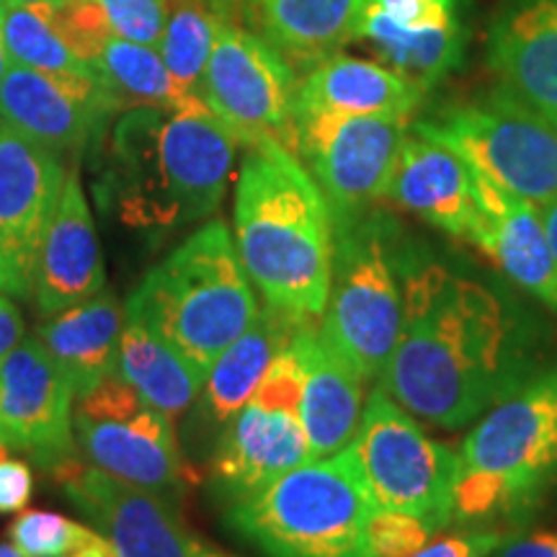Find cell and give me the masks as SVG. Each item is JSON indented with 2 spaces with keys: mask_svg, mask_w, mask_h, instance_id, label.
I'll use <instances>...</instances> for the list:
<instances>
[{
  "mask_svg": "<svg viewBox=\"0 0 557 557\" xmlns=\"http://www.w3.org/2000/svg\"><path fill=\"white\" fill-rule=\"evenodd\" d=\"M517 310L483 282L408 248L403 325L380 387L438 429H462L532 377Z\"/></svg>",
  "mask_w": 557,
  "mask_h": 557,
  "instance_id": "6da1fadb",
  "label": "cell"
},
{
  "mask_svg": "<svg viewBox=\"0 0 557 557\" xmlns=\"http://www.w3.org/2000/svg\"><path fill=\"white\" fill-rule=\"evenodd\" d=\"M549 122H553V124H555V129H557V114L549 116Z\"/></svg>",
  "mask_w": 557,
  "mask_h": 557,
  "instance_id": "bcb514c9",
  "label": "cell"
},
{
  "mask_svg": "<svg viewBox=\"0 0 557 557\" xmlns=\"http://www.w3.org/2000/svg\"><path fill=\"white\" fill-rule=\"evenodd\" d=\"M387 199L451 238L470 240L478 220L470 165L444 143L416 129L403 139Z\"/></svg>",
  "mask_w": 557,
  "mask_h": 557,
  "instance_id": "603a6c76",
  "label": "cell"
},
{
  "mask_svg": "<svg viewBox=\"0 0 557 557\" xmlns=\"http://www.w3.org/2000/svg\"><path fill=\"white\" fill-rule=\"evenodd\" d=\"M11 67V54L5 50V37H3V5H0V83H3L5 73Z\"/></svg>",
  "mask_w": 557,
  "mask_h": 557,
  "instance_id": "b9f144b4",
  "label": "cell"
},
{
  "mask_svg": "<svg viewBox=\"0 0 557 557\" xmlns=\"http://www.w3.org/2000/svg\"><path fill=\"white\" fill-rule=\"evenodd\" d=\"M90 534L94 529L54 511H24L9 527L13 545L29 557H65Z\"/></svg>",
  "mask_w": 557,
  "mask_h": 557,
  "instance_id": "1f68e13d",
  "label": "cell"
},
{
  "mask_svg": "<svg viewBox=\"0 0 557 557\" xmlns=\"http://www.w3.org/2000/svg\"><path fill=\"white\" fill-rule=\"evenodd\" d=\"M220 21L222 13L212 0H169V21L160 39V58L173 81L189 94H199Z\"/></svg>",
  "mask_w": 557,
  "mask_h": 557,
  "instance_id": "f546056e",
  "label": "cell"
},
{
  "mask_svg": "<svg viewBox=\"0 0 557 557\" xmlns=\"http://www.w3.org/2000/svg\"><path fill=\"white\" fill-rule=\"evenodd\" d=\"M487 65L511 99L557 114V0H508L487 34Z\"/></svg>",
  "mask_w": 557,
  "mask_h": 557,
  "instance_id": "7402d4cb",
  "label": "cell"
},
{
  "mask_svg": "<svg viewBox=\"0 0 557 557\" xmlns=\"http://www.w3.org/2000/svg\"><path fill=\"white\" fill-rule=\"evenodd\" d=\"M351 447L374 508L413 513L436 532L455 519L457 451L434 442L382 387L367 398Z\"/></svg>",
  "mask_w": 557,
  "mask_h": 557,
  "instance_id": "9c48e42d",
  "label": "cell"
},
{
  "mask_svg": "<svg viewBox=\"0 0 557 557\" xmlns=\"http://www.w3.org/2000/svg\"><path fill=\"white\" fill-rule=\"evenodd\" d=\"M3 37L13 65L60 75H96L60 37L50 21V5H3Z\"/></svg>",
  "mask_w": 557,
  "mask_h": 557,
  "instance_id": "4dcf8cb0",
  "label": "cell"
},
{
  "mask_svg": "<svg viewBox=\"0 0 557 557\" xmlns=\"http://www.w3.org/2000/svg\"><path fill=\"white\" fill-rule=\"evenodd\" d=\"M478 220L470 243L521 289L557 312V267L540 207L472 171Z\"/></svg>",
  "mask_w": 557,
  "mask_h": 557,
  "instance_id": "44dd1931",
  "label": "cell"
},
{
  "mask_svg": "<svg viewBox=\"0 0 557 557\" xmlns=\"http://www.w3.org/2000/svg\"><path fill=\"white\" fill-rule=\"evenodd\" d=\"M34 493L32 468L21 459H0V513H18Z\"/></svg>",
  "mask_w": 557,
  "mask_h": 557,
  "instance_id": "8d00e7d4",
  "label": "cell"
},
{
  "mask_svg": "<svg viewBox=\"0 0 557 557\" xmlns=\"http://www.w3.org/2000/svg\"><path fill=\"white\" fill-rule=\"evenodd\" d=\"M540 214H542V222H545L547 243H549V250H553V259L557 267V199L547 201L545 207H540Z\"/></svg>",
  "mask_w": 557,
  "mask_h": 557,
  "instance_id": "60d3db41",
  "label": "cell"
},
{
  "mask_svg": "<svg viewBox=\"0 0 557 557\" xmlns=\"http://www.w3.org/2000/svg\"><path fill=\"white\" fill-rule=\"evenodd\" d=\"M9 457V444L3 442V438H0V459H5Z\"/></svg>",
  "mask_w": 557,
  "mask_h": 557,
  "instance_id": "f6af8a7d",
  "label": "cell"
},
{
  "mask_svg": "<svg viewBox=\"0 0 557 557\" xmlns=\"http://www.w3.org/2000/svg\"><path fill=\"white\" fill-rule=\"evenodd\" d=\"M0 557H29V555L21 553V549H18L16 545H13V542H11V545H5V542H0Z\"/></svg>",
  "mask_w": 557,
  "mask_h": 557,
  "instance_id": "7bdbcfd3",
  "label": "cell"
},
{
  "mask_svg": "<svg viewBox=\"0 0 557 557\" xmlns=\"http://www.w3.org/2000/svg\"><path fill=\"white\" fill-rule=\"evenodd\" d=\"M199 557H233V555H227V553H218V549H212V547H205V553H201Z\"/></svg>",
  "mask_w": 557,
  "mask_h": 557,
  "instance_id": "ee69618b",
  "label": "cell"
},
{
  "mask_svg": "<svg viewBox=\"0 0 557 557\" xmlns=\"http://www.w3.org/2000/svg\"><path fill=\"white\" fill-rule=\"evenodd\" d=\"M408 248L398 222L377 209L333 218L331 284L320 331L364 380H380L398 344Z\"/></svg>",
  "mask_w": 557,
  "mask_h": 557,
  "instance_id": "52a82bcc",
  "label": "cell"
},
{
  "mask_svg": "<svg viewBox=\"0 0 557 557\" xmlns=\"http://www.w3.org/2000/svg\"><path fill=\"white\" fill-rule=\"evenodd\" d=\"M94 70L122 103L169 111L207 107L199 94H189L173 81L156 47L137 45V41L116 37V34L107 41Z\"/></svg>",
  "mask_w": 557,
  "mask_h": 557,
  "instance_id": "f1b7e54d",
  "label": "cell"
},
{
  "mask_svg": "<svg viewBox=\"0 0 557 557\" xmlns=\"http://www.w3.org/2000/svg\"><path fill=\"white\" fill-rule=\"evenodd\" d=\"M122 107L99 75H60L11 65L0 83V122L60 152L94 145Z\"/></svg>",
  "mask_w": 557,
  "mask_h": 557,
  "instance_id": "2e32d148",
  "label": "cell"
},
{
  "mask_svg": "<svg viewBox=\"0 0 557 557\" xmlns=\"http://www.w3.org/2000/svg\"><path fill=\"white\" fill-rule=\"evenodd\" d=\"M127 312L114 292L101 289L86 302L50 315L37 329V341L65 374L75 395H86L116 374L120 341Z\"/></svg>",
  "mask_w": 557,
  "mask_h": 557,
  "instance_id": "d4e9b609",
  "label": "cell"
},
{
  "mask_svg": "<svg viewBox=\"0 0 557 557\" xmlns=\"http://www.w3.org/2000/svg\"><path fill=\"white\" fill-rule=\"evenodd\" d=\"M235 248L271 308L323 318L333 263V209L287 145H248L235 184Z\"/></svg>",
  "mask_w": 557,
  "mask_h": 557,
  "instance_id": "7a4b0ae2",
  "label": "cell"
},
{
  "mask_svg": "<svg viewBox=\"0 0 557 557\" xmlns=\"http://www.w3.org/2000/svg\"><path fill=\"white\" fill-rule=\"evenodd\" d=\"M506 537L498 532H457L426 542L408 557H487L504 545Z\"/></svg>",
  "mask_w": 557,
  "mask_h": 557,
  "instance_id": "d590c367",
  "label": "cell"
},
{
  "mask_svg": "<svg viewBox=\"0 0 557 557\" xmlns=\"http://www.w3.org/2000/svg\"><path fill=\"white\" fill-rule=\"evenodd\" d=\"M487 557H493V555H487Z\"/></svg>",
  "mask_w": 557,
  "mask_h": 557,
  "instance_id": "c3c4849f",
  "label": "cell"
},
{
  "mask_svg": "<svg viewBox=\"0 0 557 557\" xmlns=\"http://www.w3.org/2000/svg\"><path fill=\"white\" fill-rule=\"evenodd\" d=\"M408 124L400 116H295L297 156L308 163L333 218L359 214L387 197Z\"/></svg>",
  "mask_w": 557,
  "mask_h": 557,
  "instance_id": "4fadbf2b",
  "label": "cell"
},
{
  "mask_svg": "<svg viewBox=\"0 0 557 557\" xmlns=\"http://www.w3.org/2000/svg\"><path fill=\"white\" fill-rule=\"evenodd\" d=\"M107 289L94 214L83 194L78 171H67L65 186L39 246L34 289L37 310L45 318L86 302Z\"/></svg>",
  "mask_w": 557,
  "mask_h": 557,
  "instance_id": "d6986e66",
  "label": "cell"
},
{
  "mask_svg": "<svg viewBox=\"0 0 557 557\" xmlns=\"http://www.w3.org/2000/svg\"><path fill=\"white\" fill-rule=\"evenodd\" d=\"M238 145L207 107H137L114 137L122 220L135 227H176L218 212Z\"/></svg>",
  "mask_w": 557,
  "mask_h": 557,
  "instance_id": "3957f363",
  "label": "cell"
},
{
  "mask_svg": "<svg viewBox=\"0 0 557 557\" xmlns=\"http://www.w3.org/2000/svg\"><path fill=\"white\" fill-rule=\"evenodd\" d=\"M73 385L37 338L0 361V438L58 468L73 457Z\"/></svg>",
  "mask_w": 557,
  "mask_h": 557,
  "instance_id": "e0dca14e",
  "label": "cell"
},
{
  "mask_svg": "<svg viewBox=\"0 0 557 557\" xmlns=\"http://www.w3.org/2000/svg\"><path fill=\"white\" fill-rule=\"evenodd\" d=\"M557 472V367L493 403L457 451L455 519L487 521L532 506Z\"/></svg>",
  "mask_w": 557,
  "mask_h": 557,
  "instance_id": "5b68a950",
  "label": "cell"
},
{
  "mask_svg": "<svg viewBox=\"0 0 557 557\" xmlns=\"http://www.w3.org/2000/svg\"><path fill=\"white\" fill-rule=\"evenodd\" d=\"M73 431L94 468L160 498H176L191 483L173 418L150 406L120 374L81 395L73 410Z\"/></svg>",
  "mask_w": 557,
  "mask_h": 557,
  "instance_id": "30bf717a",
  "label": "cell"
},
{
  "mask_svg": "<svg viewBox=\"0 0 557 557\" xmlns=\"http://www.w3.org/2000/svg\"><path fill=\"white\" fill-rule=\"evenodd\" d=\"M457 152L472 171L529 205L557 199V129L549 116L504 90L455 103L413 124Z\"/></svg>",
  "mask_w": 557,
  "mask_h": 557,
  "instance_id": "ba28073f",
  "label": "cell"
},
{
  "mask_svg": "<svg viewBox=\"0 0 557 557\" xmlns=\"http://www.w3.org/2000/svg\"><path fill=\"white\" fill-rule=\"evenodd\" d=\"M0 3H9V0H0Z\"/></svg>",
  "mask_w": 557,
  "mask_h": 557,
  "instance_id": "7dc6e473",
  "label": "cell"
},
{
  "mask_svg": "<svg viewBox=\"0 0 557 557\" xmlns=\"http://www.w3.org/2000/svg\"><path fill=\"white\" fill-rule=\"evenodd\" d=\"M421 99L423 90L393 67L348 54H331L315 62L302 83H297L295 116L354 114L410 120Z\"/></svg>",
  "mask_w": 557,
  "mask_h": 557,
  "instance_id": "cb8c5ba5",
  "label": "cell"
},
{
  "mask_svg": "<svg viewBox=\"0 0 557 557\" xmlns=\"http://www.w3.org/2000/svg\"><path fill=\"white\" fill-rule=\"evenodd\" d=\"M67 171L60 156L0 122V295L26 299Z\"/></svg>",
  "mask_w": 557,
  "mask_h": 557,
  "instance_id": "5bb4252c",
  "label": "cell"
},
{
  "mask_svg": "<svg viewBox=\"0 0 557 557\" xmlns=\"http://www.w3.org/2000/svg\"><path fill=\"white\" fill-rule=\"evenodd\" d=\"M24 341V318L9 295H0V361Z\"/></svg>",
  "mask_w": 557,
  "mask_h": 557,
  "instance_id": "f35d334b",
  "label": "cell"
},
{
  "mask_svg": "<svg viewBox=\"0 0 557 557\" xmlns=\"http://www.w3.org/2000/svg\"><path fill=\"white\" fill-rule=\"evenodd\" d=\"M364 0H253L263 37L287 60L315 62L357 39Z\"/></svg>",
  "mask_w": 557,
  "mask_h": 557,
  "instance_id": "4316f807",
  "label": "cell"
},
{
  "mask_svg": "<svg viewBox=\"0 0 557 557\" xmlns=\"http://www.w3.org/2000/svg\"><path fill=\"white\" fill-rule=\"evenodd\" d=\"M302 372L295 346L278 354L246 406L225 423L212 475L227 504L253 496L284 472L310 462V442L299 418Z\"/></svg>",
  "mask_w": 557,
  "mask_h": 557,
  "instance_id": "8fae6325",
  "label": "cell"
},
{
  "mask_svg": "<svg viewBox=\"0 0 557 557\" xmlns=\"http://www.w3.org/2000/svg\"><path fill=\"white\" fill-rule=\"evenodd\" d=\"M116 374L127 380L150 406L176 418L199 398L207 372L191 364L169 341L156 336L137 320L124 323Z\"/></svg>",
  "mask_w": 557,
  "mask_h": 557,
  "instance_id": "83f0119b",
  "label": "cell"
},
{
  "mask_svg": "<svg viewBox=\"0 0 557 557\" xmlns=\"http://www.w3.org/2000/svg\"><path fill=\"white\" fill-rule=\"evenodd\" d=\"M302 318L271 308L259 310L246 333L220 354L205 380V410L214 423H227L267 377L278 354L295 338Z\"/></svg>",
  "mask_w": 557,
  "mask_h": 557,
  "instance_id": "484cf974",
  "label": "cell"
},
{
  "mask_svg": "<svg viewBox=\"0 0 557 557\" xmlns=\"http://www.w3.org/2000/svg\"><path fill=\"white\" fill-rule=\"evenodd\" d=\"M96 3L116 37L160 47L169 21V0H96Z\"/></svg>",
  "mask_w": 557,
  "mask_h": 557,
  "instance_id": "e575fe53",
  "label": "cell"
},
{
  "mask_svg": "<svg viewBox=\"0 0 557 557\" xmlns=\"http://www.w3.org/2000/svg\"><path fill=\"white\" fill-rule=\"evenodd\" d=\"M493 557H557V534L532 532L527 537L506 540Z\"/></svg>",
  "mask_w": 557,
  "mask_h": 557,
  "instance_id": "74e56055",
  "label": "cell"
},
{
  "mask_svg": "<svg viewBox=\"0 0 557 557\" xmlns=\"http://www.w3.org/2000/svg\"><path fill=\"white\" fill-rule=\"evenodd\" d=\"M357 39L426 94L462 62L459 0H364Z\"/></svg>",
  "mask_w": 557,
  "mask_h": 557,
  "instance_id": "ac0fdd59",
  "label": "cell"
},
{
  "mask_svg": "<svg viewBox=\"0 0 557 557\" xmlns=\"http://www.w3.org/2000/svg\"><path fill=\"white\" fill-rule=\"evenodd\" d=\"M65 557H120L116 549L111 547V542L107 537H101L99 532H94L90 537L73 549V553Z\"/></svg>",
  "mask_w": 557,
  "mask_h": 557,
  "instance_id": "ab89813d",
  "label": "cell"
},
{
  "mask_svg": "<svg viewBox=\"0 0 557 557\" xmlns=\"http://www.w3.org/2000/svg\"><path fill=\"white\" fill-rule=\"evenodd\" d=\"M372 508L357 451L348 444L230 504L227 524L267 557H369Z\"/></svg>",
  "mask_w": 557,
  "mask_h": 557,
  "instance_id": "8992f818",
  "label": "cell"
},
{
  "mask_svg": "<svg viewBox=\"0 0 557 557\" xmlns=\"http://www.w3.org/2000/svg\"><path fill=\"white\" fill-rule=\"evenodd\" d=\"M124 312L209 372L259 315L253 282L225 222H207L152 267Z\"/></svg>",
  "mask_w": 557,
  "mask_h": 557,
  "instance_id": "277c9868",
  "label": "cell"
},
{
  "mask_svg": "<svg viewBox=\"0 0 557 557\" xmlns=\"http://www.w3.org/2000/svg\"><path fill=\"white\" fill-rule=\"evenodd\" d=\"M292 346L302 372L299 418L310 442V457L325 459L348 447L357 434L367 380L320 331V320H305Z\"/></svg>",
  "mask_w": 557,
  "mask_h": 557,
  "instance_id": "ffe728a7",
  "label": "cell"
},
{
  "mask_svg": "<svg viewBox=\"0 0 557 557\" xmlns=\"http://www.w3.org/2000/svg\"><path fill=\"white\" fill-rule=\"evenodd\" d=\"M54 478L120 557H199L205 553L207 545L186 529L173 500L73 457L54 468Z\"/></svg>",
  "mask_w": 557,
  "mask_h": 557,
  "instance_id": "9a60e30c",
  "label": "cell"
},
{
  "mask_svg": "<svg viewBox=\"0 0 557 557\" xmlns=\"http://www.w3.org/2000/svg\"><path fill=\"white\" fill-rule=\"evenodd\" d=\"M50 21L70 50L90 67L96 65L107 41L114 37L96 0H65L60 5H50Z\"/></svg>",
  "mask_w": 557,
  "mask_h": 557,
  "instance_id": "d6a6232c",
  "label": "cell"
},
{
  "mask_svg": "<svg viewBox=\"0 0 557 557\" xmlns=\"http://www.w3.org/2000/svg\"><path fill=\"white\" fill-rule=\"evenodd\" d=\"M199 96L246 148L274 139L297 152L295 70L259 34L220 21Z\"/></svg>",
  "mask_w": 557,
  "mask_h": 557,
  "instance_id": "7c38bea8",
  "label": "cell"
},
{
  "mask_svg": "<svg viewBox=\"0 0 557 557\" xmlns=\"http://www.w3.org/2000/svg\"><path fill=\"white\" fill-rule=\"evenodd\" d=\"M436 529L413 513L372 508L367 521L369 557H408L434 537Z\"/></svg>",
  "mask_w": 557,
  "mask_h": 557,
  "instance_id": "836d02e7",
  "label": "cell"
}]
</instances>
